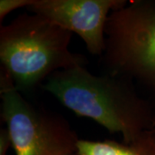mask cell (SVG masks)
Wrapping results in <instances>:
<instances>
[{
	"mask_svg": "<svg viewBox=\"0 0 155 155\" xmlns=\"http://www.w3.org/2000/svg\"><path fill=\"white\" fill-rule=\"evenodd\" d=\"M34 0H1L0 1V21L13 11L31 5Z\"/></svg>",
	"mask_w": 155,
	"mask_h": 155,
	"instance_id": "7",
	"label": "cell"
},
{
	"mask_svg": "<svg viewBox=\"0 0 155 155\" xmlns=\"http://www.w3.org/2000/svg\"><path fill=\"white\" fill-rule=\"evenodd\" d=\"M42 89L78 116L93 120L111 134H122L125 144L155 127L149 102L122 77L94 75L77 66L54 72Z\"/></svg>",
	"mask_w": 155,
	"mask_h": 155,
	"instance_id": "1",
	"label": "cell"
},
{
	"mask_svg": "<svg viewBox=\"0 0 155 155\" xmlns=\"http://www.w3.org/2000/svg\"><path fill=\"white\" fill-rule=\"evenodd\" d=\"M72 155H78L77 153H74V154H72Z\"/></svg>",
	"mask_w": 155,
	"mask_h": 155,
	"instance_id": "9",
	"label": "cell"
},
{
	"mask_svg": "<svg viewBox=\"0 0 155 155\" xmlns=\"http://www.w3.org/2000/svg\"><path fill=\"white\" fill-rule=\"evenodd\" d=\"M100 65L105 73L127 79L144 91L155 125V0L128 1L111 12Z\"/></svg>",
	"mask_w": 155,
	"mask_h": 155,
	"instance_id": "3",
	"label": "cell"
},
{
	"mask_svg": "<svg viewBox=\"0 0 155 155\" xmlns=\"http://www.w3.org/2000/svg\"><path fill=\"white\" fill-rule=\"evenodd\" d=\"M12 147L11 134L7 127L0 129V155H7L9 148Z\"/></svg>",
	"mask_w": 155,
	"mask_h": 155,
	"instance_id": "8",
	"label": "cell"
},
{
	"mask_svg": "<svg viewBox=\"0 0 155 155\" xmlns=\"http://www.w3.org/2000/svg\"><path fill=\"white\" fill-rule=\"evenodd\" d=\"M126 0H34L27 8L50 22L77 34L90 54L101 56L105 50V27L112 11Z\"/></svg>",
	"mask_w": 155,
	"mask_h": 155,
	"instance_id": "5",
	"label": "cell"
},
{
	"mask_svg": "<svg viewBox=\"0 0 155 155\" xmlns=\"http://www.w3.org/2000/svg\"><path fill=\"white\" fill-rule=\"evenodd\" d=\"M78 155H155V127L140 134L129 144L113 140H89L79 139Z\"/></svg>",
	"mask_w": 155,
	"mask_h": 155,
	"instance_id": "6",
	"label": "cell"
},
{
	"mask_svg": "<svg viewBox=\"0 0 155 155\" xmlns=\"http://www.w3.org/2000/svg\"><path fill=\"white\" fill-rule=\"evenodd\" d=\"M72 35L37 14H22L1 25V70L24 91L57 71L84 66L85 58L69 49Z\"/></svg>",
	"mask_w": 155,
	"mask_h": 155,
	"instance_id": "2",
	"label": "cell"
},
{
	"mask_svg": "<svg viewBox=\"0 0 155 155\" xmlns=\"http://www.w3.org/2000/svg\"><path fill=\"white\" fill-rule=\"evenodd\" d=\"M1 116L7 124L16 155H72L77 153L76 132L60 114L32 104L1 70Z\"/></svg>",
	"mask_w": 155,
	"mask_h": 155,
	"instance_id": "4",
	"label": "cell"
}]
</instances>
